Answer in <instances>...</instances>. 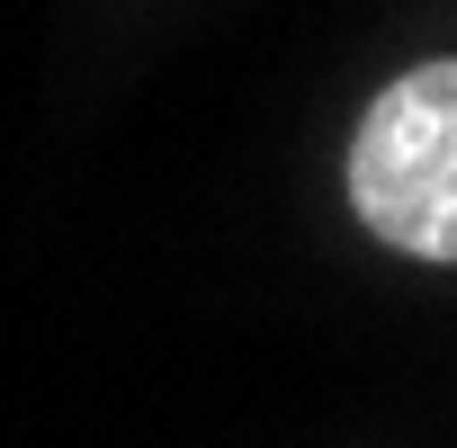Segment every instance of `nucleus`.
Returning <instances> with one entry per match:
<instances>
[{
	"label": "nucleus",
	"instance_id": "1",
	"mask_svg": "<svg viewBox=\"0 0 457 448\" xmlns=\"http://www.w3.org/2000/svg\"><path fill=\"white\" fill-rule=\"evenodd\" d=\"M350 206L386 252L457 261V54L386 81L350 135Z\"/></svg>",
	"mask_w": 457,
	"mask_h": 448
}]
</instances>
